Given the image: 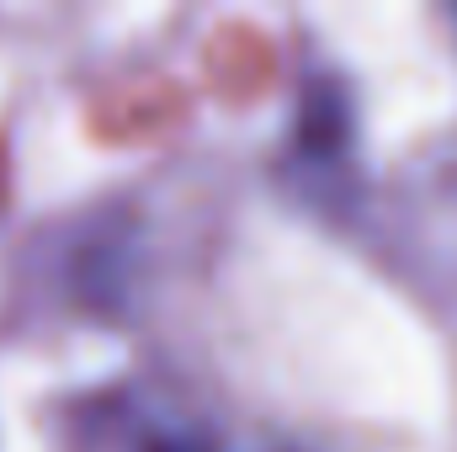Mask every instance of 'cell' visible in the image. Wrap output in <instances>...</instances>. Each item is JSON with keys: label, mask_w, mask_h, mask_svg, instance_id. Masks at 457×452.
<instances>
[{"label": "cell", "mask_w": 457, "mask_h": 452, "mask_svg": "<svg viewBox=\"0 0 457 452\" xmlns=\"http://www.w3.org/2000/svg\"><path fill=\"white\" fill-rule=\"evenodd\" d=\"M144 452H219V448H208L203 437H154Z\"/></svg>", "instance_id": "6da1fadb"}]
</instances>
